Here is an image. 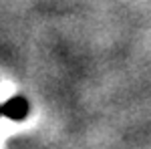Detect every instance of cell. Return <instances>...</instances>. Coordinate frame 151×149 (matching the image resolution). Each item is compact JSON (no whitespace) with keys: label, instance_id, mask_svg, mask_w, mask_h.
<instances>
[{"label":"cell","instance_id":"obj_1","mask_svg":"<svg viewBox=\"0 0 151 149\" xmlns=\"http://www.w3.org/2000/svg\"><path fill=\"white\" fill-rule=\"evenodd\" d=\"M30 105L24 97H12L4 105H0V117H6L10 121H22L28 115Z\"/></svg>","mask_w":151,"mask_h":149}]
</instances>
